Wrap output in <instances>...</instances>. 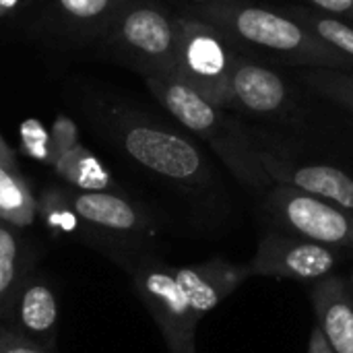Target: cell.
<instances>
[{
    "label": "cell",
    "mask_w": 353,
    "mask_h": 353,
    "mask_svg": "<svg viewBox=\"0 0 353 353\" xmlns=\"http://www.w3.org/2000/svg\"><path fill=\"white\" fill-rule=\"evenodd\" d=\"M103 41L145 74H174L180 29L178 17L155 0H132L112 23Z\"/></svg>",
    "instance_id": "obj_4"
},
{
    "label": "cell",
    "mask_w": 353,
    "mask_h": 353,
    "mask_svg": "<svg viewBox=\"0 0 353 353\" xmlns=\"http://www.w3.org/2000/svg\"><path fill=\"white\" fill-rule=\"evenodd\" d=\"M176 277L184 290L192 314L201 323L205 314L217 308L250 277V271L246 265H234L221 256H215L199 265L176 267Z\"/></svg>",
    "instance_id": "obj_11"
},
{
    "label": "cell",
    "mask_w": 353,
    "mask_h": 353,
    "mask_svg": "<svg viewBox=\"0 0 353 353\" xmlns=\"http://www.w3.org/2000/svg\"><path fill=\"white\" fill-rule=\"evenodd\" d=\"M180 43L174 74L207 101L221 110L234 108L232 68L238 52L217 27L188 17H178Z\"/></svg>",
    "instance_id": "obj_5"
},
{
    "label": "cell",
    "mask_w": 353,
    "mask_h": 353,
    "mask_svg": "<svg viewBox=\"0 0 353 353\" xmlns=\"http://www.w3.org/2000/svg\"><path fill=\"white\" fill-rule=\"evenodd\" d=\"M232 95L234 108L271 116L283 112L292 103L288 83L273 70L246 56L238 54L232 68Z\"/></svg>",
    "instance_id": "obj_14"
},
{
    "label": "cell",
    "mask_w": 353,
    "mask_h": 353,
    "mask_svg": "<svg viewBox=\"0 0 353 353\" xmlns=\"http://www.w3.org/2000/svg\"><path fill=\"white\" fill-rule=\"evenodd\" d=\"M172 353H196V347H186V350H178V352Z\"/></svg>",
    "instance_id": "obj_29"
},
{
    "label": "cell",
    "mask_w": 353,
    "mask_h": 353,
    "mask_svg": "<svg viewBox=\"0 0 353 353\" xmlns=\"http://www.w3.org/2000/svg\"><path fill=\"white\" fill-rule=\"evenodd\" d=\"M112 134L120 149L147 172L186 188H203L211 170L201 149L186 137L134 112L112 116Z\"/></svg>",
    "instance_id": "obj_3"
},
{
    "label": "cell",
    "mask_w": 353,
    "mask_h": 353,
    "mask_svg": "<svg viewBox=\"0 0 353 353\" xmlns=\"http://www.w3.org/2000/svg\"><path fill=\"white\" fill-rule=\"evenodd\" d=\"M265 207L294 236L353 250V211L288 184H273Z\"/></svg>",
    "instance_id": "obj_7"
},
{
    "label": "cell",
    "mask_w": 353,
    "mask_h": 353,
    "mask_svg": "<svg viewBox=\"0 0 353 353\" xmlns=\"http://www.w3.org/2000/svg\"><path fill=\"white\" fill-rule=\"evenodd\" d=\"M0 163H6V165H19L17 163V155L12 151V147L4 141V137L0 134Z\"/></svg>",
    "instance_id": "obj_27"
},
{
    "label": "cell",
    "mask_w": 353,
    "mask_h": 353,
    "mask_svg": "<svg viewBox=\"0 0 353 353\" xmlns=\"http://www.w3.org/2000/svg\"><path fill=\"white\" fill-rule=\"evenodd\" d=\"M79 143L81 141H79V128H77V124L68 116H64V114L56 116V120H54V124L50 128V163H52V159L56 155H60V153L77 147Z\"/></svg>",
    "instance_id": "obj_23"
},
{
    "label": "cell",
    "mask_w": 353,
    "mask_h": 353,
    "mask_svg": "<svg viewBox=\"0 0 353 353\" xmlns=\"http://www.w3.org/2000/svg\"><path fill=\"white\" fill-rule=\"evenodd\" d=\"M347 288H350V294H352V298H353V271H352V275H350V281H347Z\"/></svg>",
    "instance_id": "obj_30"
},
{
    "label": "cell",
    "mask_w": 353,
    "mask_h": 353,
    "mask_svg": "<svg viewBox=\"0 0 353 353\" xmlns=\"http://www.w3.org/2000/svg\"><path fill=\"white\" fill-rule=\"evenodd\" d=\"M132 0H39L41 21L77 39H103Z\"/></svg>",
    "instance_id": "obj_13"
},
{
    "label": "cell",
    "mask_w": 353,
    "mask_h": 353,
    "mask_svg": "<svg viewBox=\"0 0 353 353\" xmlns=\"http://www.w3.org/2000/svg\"><path fill=\"white\" fill-rule=\"evenodd\" d=\"M186 2H192V4H201V2H205V0H186Z\"/></svg>",
    "instance_id": "obj_31"
},
{
    "label": "cell",
    "mask_w": 353,
    "mask_h": 353,
    "mask_svg": "<svg viewBox=\"0 0 353 353\" xmlns=\"http://www.w3.org/2000/svg\"><path fill=\"white\" fill-rule=\"evenodd\" d=\"M50 168L68 184V188L83 192H118V184L110 170L81 143L56 155Z\"/></svg>",
    "instance_id": "obj_17"
},
{
    "label": "cell",
    "mask_w": 353,
    "mask_h": 353,
    "mask_svg": "<svg viewBox=\"0 0 353 353\" xmlns=\"http://www.w3.org/2000/svg\"><path fill=\"white\" fill-rule=\"evenodd\" d=\"M308 353H335L331 347H329V343H327V339L323 337V333H321V329H319V327H314V329H312V333H310Z\"/></svg>",
    "instance_id": "obj_26"
},
{
    "label": "cell",
    "mask_w": 353,
    "mask_h": 353,
    "mask_svg": "<svg viewBox=\"0 0 353 353\" xmlns=\"http://www.w3.org/2000/svg\"><path fill=\"white\" fill-rule=\"evenodd\" d=\"M143 79L153 97L184 128L209 143L225 168L244 186L250 190L273 186V180L263 165L261 149L250 141L240 122L225 114V110L213 105L172 74H145Z\"/></svg>",
    "instance_id": "obj_2"
},
{
    "label": "cell",
    "mask_w": 353,
    "mask_h": 353,
    "mask_svg": "<svg viewBox=\"0 0 353 353\" xmlns=\"http://www.w3.org/2000/svg\"><path fill=\"white\" fill-rule=\"evenodd\" d=\"M19 2L21 0H0V19H4L8 12H12Z\"/></svg>",
    "instance_id": "obj_28"
},
{
    "label": "cell",
    "mask_w": 353,
    "mask_h": 353,
    "mask_svg": "<svg viewBox=\"0 0 353 353\" xmlns=\"http://www.w3.org/2000/svg\"><path fill=\"white\" fill-rule=\"evenodd\" d=\"M27 341L54 352L58 339V302L50 281L31 271L19 285L2 321Z\"/></svg>",
    "instance_id": "obj_10"
},
{
    "label": "cell",
    "mask_w": 353,
    "mask_h": 353,
    "mask_svg": "<svg viewBox=\"0 0 353 353\" xmlns=\"http://www.w3.org/2000/svg\"><path fill=\"white\" fill-rule=\"evenodd\" d=\"M300 79L321 97L353 114V72L333 68H304Z\"/></svg>",
    "instance_id": "obj_21"
},
{
    "label": "cell",
    "mask_w": 353,
    "mask_h": 353,
    "mask_svg": "<svg viewBox=\"0 0 353 353\" xmlns=\"http://www.w3.org/2000/svg\"><path fill=\"white\" fill-rule=\"evenodd\" d=\"M188 17L201 19L232 41L265 50L304 68H333L353 72V60L316 37L285 10H273L246 0H205Z\"/></svg>",
    "instance_id": "obj_1"
},
{
    "label": "cell",
    "mask_w": 353,
    "mask_h": 353,
    "mask_svg": "<svg viewBox=\"0 0 353 353\" xmlns=\"http://www.w3.org/2000/svg\"><path fill=\"white\" fill-rule=\"evenodd\" d=\"M0 353H54L50 350H43L31 341H27L25 337L17 335L12 329H8L6 325L0 327Z\"/></svg>",
    "instance_id": "obj_24"
},
{
    "label": "cell",
    "mask_w": 353,
    "mask_h": 353,
    "mask_svg": "<svg viewBox=\"0 0 353 353\" xmlns=\"http://www.w3.org/2000/svg\"><path fill=\"white\" fill-rule=\"evenodd\" d=\"M66 196L81 221L101 234L116 238H151L155 219L120 192H83L66 188Z\"/></svg>",
    "instance_id": "obj_9"
},
{
    "label": "cell",
    "mask_w": 353,
    "mask_h": 353,
    "mask_svg": "<svg viewBox=\"0 0 353 353\" xmlns=\"http://www.w3.org/2000/svg\"><path fill=\"white\" fill-rule=\"evenodd\" d=\"M339 263V250L294 236L269 232L261 238L254 256L246 265L252 275L277 279H323Z\"/></svg>",
    "instance_id": "obj_8"
},
{
    "label": "cell",
    "mask_w": 353,
    "mask_h": 353,
    "mask_svg": "<svg viewBox=\"0 0 353 353\" xmlns=\"http://www.w3.org/2000/svg\"><path fill=\"white\" fill-rule=\"evenodd\" d=\"M316 327L335 353H353V298L347 281L331 273L310 292Z\"/></svg>",
    "instance_id": "obj_15"
},
{
    "label": "cell",
    "mask_w": 353,
    "mask_h": 353,
    "mask_svg": "<svg viewBox=\"0 0 353 353\" xmlns=\"http://www.w3.org/2000/svg\"><path fill=\"white\" fill-rule=\"evenodd\" d=\"M31 265L33 252L23 230L0 221V323L4 321L19 285L33 271Z\"/></svg>",
    "instance_id": "obj_16"
},
{
    "label": "cell",
    "mask_w": 353,
    "mask_h": 353,
    "mask_svg": "<svg viewBox=\"0 0 353 353\" xmlns=\"http://www.w3.org/2000/svg\"><path fill=\"white\" fill-rule=\"evenodd\" d=\"M263 165L273 184H288L353 211V178L329 163H292L261 151Z\"/></svg>",
    "instance_id": "obj_12"
},
{
    "label": "cell",
    "mask_w": 353,
    "mask_h": 353,
    "mask_svg": "<svg viewBox=\"0 0 353 353\" xmlns=\"http://www.w3.org/2000/svg\"><path fill=\"white\" fill-rule=\"evenodd\" d=\"M316 10L353 23V0H308Z\"/></svg>",
    "instance_id": "obj_25"
},
{
    "label": "cell",
    "mask_w": 353,
    "mask_h": 353,
    "mask_svg": "<svg viewBox=\"0 0 353 353\" xmlns=\"http://www.w3.org/2000/svg\"><path fill=\"white\" fill-rule=\"evenodd\" d=\"M37 219V196L19 165L0 163V221L27 230Z\"/></svg>",
    "instance_id": "obj_18"
},
{
    "label": "cell",
    "mask_w": 353,
    "mask_h": 353,
    "mask_svg": "<svg viewBox=\"0 0 353 353\" xmlns=\"http://www.w3.org/2000/svg\"><path fill=\"white\" fill-rule=\"evenodd\" d=\"M122 267L128 271L137 296L159 327L170 353L196 347L194 335L199 321L178 283L176 267L153 256H126Z\"/></svg>",
    "instance_id": "obj_6"
},
{
    "label": "cell",
    "mask_w": 353,
    "mask_h": 353,
    "mask_svg": "<svg viewBox=\"0 0 353 353\" xmlns=\"http://www.w3.org/2000/svg\"><path fill=\"white\" fill-rule=\"evenodd\" d=\"M294 19H298L306 29H310L316 37L345 54L353 60V25L339 17L325 14L321 10H310L304 6H292L285 10Z\"/></svg>",
    "instance_id": "obj_20"
},
{
    "label": "cell",
    "mask_w": 353,
    "mask_h": 353,
    "mask_svg": "<svg viewBox=\"0 0 353 353\" xmlns=\"http://www.w3.org/2000/svg\"><path fill=\"white\" fill-rule=\"evenodd\" d=\"M21 147L29 157L46 165L50 163V130H46L39 120L31 118L21 124Z\"/></svg>",
    "instance_id": "obj_22"
},
{
    "label": "cell",
    "mask_w": 353,
    "mask_h": 353,
    "mask_svg": "<svg viewBox=\"0 0 353 353\" xmlns=\"http://www.w3.org/2000/svg\"><path fill=\"white\" fill-rule=\"evenodd\" d=\"M37 217L43 221L50 234L54 236H74L83 232V221L74 213L66 188L48 186L37 196Z\"/></svg>",
    "instance_id": "obj_19"
}]
</instances>
